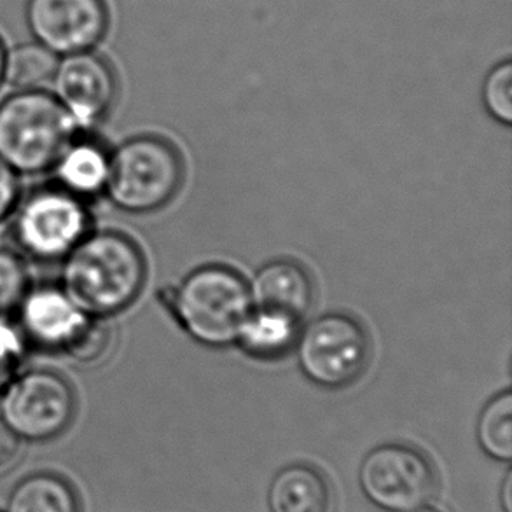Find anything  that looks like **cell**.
Returning a JSON list of instances; mask_svg holds the SVG:
<instances>
[{"instance_id": "obj_1", "label": "cell", "mask_w": 512, "mask_h": 512, "mask_svg": "<svg viewBox=\"0 0 512 512\" xmlns=\"http://www.w3.org/2000/svg\"><path fill=\"white\" fill-rule=\"evenodd\" d=\"M146 280L147 261L139 243L105 229L84 236L63 259L60 285L84 313L107 319L128 310Z\"/></svg>"}, {"instance_id": "obj_2", "label": "cell", "mask_w": 512, "mask_h": 512, "mask_svg": "<svg viewBox=\"0 0 512 512\" xmlns=\"http://www.w3.org/2000/svg\"><path fill=\"white\" fill-rule=\"evenodd\" d=\"M14 322L28 350L63 355L79 364L97 362L111 345L105 319L84 313L60 284L30 285Z\"/></svg>"}, {"instance_id": "obj_3", "label": "cell", "mask_w": 512, "mask_h": 512, "mask_svg": "<svg viewBox=\"0 0 512 512\" xmlns=\"http://www.w3.org/2000/svg\"><path fill=\"white\" fill-rule=\"evenodd\" d=\"M77 132L51 91H13L0 102V160L18 175L49 172Z\"/></svg>"}, {"instance_id": "obj_4", "label": "cell", "mask_w": 512, "mask_h": 512, "mask_svg": "<svg viewBox=\"0 0 512 512\" xmlns=\"http://www.w3.org/2000/svg\"><path fill=\"white\" fill-rule=\"evenodd\" d=\"M165 303L193 340L215 348L236 343L254 308L245 278L224 264L191 271Z\"/></svg>"}, {"instance_id": "obj_5", "label": "cell", "mask_w": 512, "mask_h": 512, "mask_svg": "<svg viewBox=\"0 0 512 512\" xmlns=\"http://www.w3.org/2000/svg\"><path fill=\"white\" fill-rule=\"evenodd\" d=\"M7 221L9 249L35 263H62L93 231L90 203L53 182L21 194Z\"/></svg>"}, {"instance_id": "obj_6", "label": "cell", "mask_w": 512, "mask_h": 512, "mask_svg": "<svg viewBox=\"0 0 512 512\" xmlns=\"http://www.w3.org/2000/svg\"><path fill=\"white\" fill-rule=\"evenodd\" d=\"M184 182L179 149L156 135H139L111 153L105 194L128 214H151L168 205Z\"/></svg>"}, {"instance_id": "obj_7", "label": "cell", "mask_w": 512, "mask_h": 512, "mask_svg": "<svg viewBox=\"0 0 512 512\" xmlns=\"http://www.w3.org/2000/svg\"><path fill=\"white\" fill-rule=\"evenodd\" d=\"M76 411V392L69 380L49 369L16 374L0 395V418L27 443H48L62 436Z\"/></svg>"}, {"instance_id": "obj_8", "label": "cell", "mask_w": 512, "mask_h": 512, "mask_svg": "<svg viewBox=\"0 0 512 512\" xmlns=\"http://www.w3.org/2000/svg\"><path fill=\"white\" fill-rule=\"evenodd\" d=\"M303 373L324 388H345L366 373L371 340L366 327L346 313H327L313 320L298 338Z\"/></svg>"}, {"instance_id": "obj_9", "label": "cell", "mask_w": 512, "mask_h": 512, "mask_svg": "<svg viewBox=\"0 0 512 512\" xmlns=\"http://www.w3.org/2000/svg\"><path fill=\"white\" fill-rule=\"evenodd\" d=\"M360 490L373 506L387 512H409L429 504L439 476L423 451L387 443L369 451L359 469Z\"/></svg>"}, {"instance_id": "obj_10", "label": "cell", "mask_w": 512, "mask_h": 512, "mask_svg": "<svg viewBox=\"0 0 512 512\" xmlns=\"http://www.w3.org/2000/svg\"><path fill=\"white\" fill-rule=\"evenodd\" d=\"M25 21L32 41L62 58L95 51L111 14L107 0H27Z\"/></svg>"}, {"instance_id": "obj_11", "label": "cell", "mask_w": 512, "mask_h": 512, "mask_svg": "<svg viewBox=\"0 0 512 512\" xmlns=\"http://www.w3.org/2000/svg\"><path fill=\"white\" fill-rule=\"evenodd\" d=\"M51 93L79 132H91L118 100V77L97 51L62 56L51 79Z\"/></svg>"}, {"instance_id": "obj_12", "label": "cell", "mask_w": 512, "mask_h": 512, "mask_svg": "<svg viewBox=\"0 0 512 512\" xmlns=\"http://www.w3.org/2000/svg\"><path fill=\"white\" fill-rule=\"evenodd\" d=\"M252 306L257 310L305 319L315 303V282L303 264L277 259L264 264L249 284Z\"/></svg>"}, {"instance_id": "obj_13", "label": "cell", "mask_w": 512, "mask_h": 512, "mask_svg": "<svg viewBox=\"0 0 512 512\" xmlns=\"http://www.w3.org/2000/svg\"><path fill=\"white\" fill-rule=\"evenodd\" d=\"M109 168L111 153L90 132H77L49 173H53V184L90 203L105 194Z\"/></svg>"}, {"instance_id": "obj_14", "label": "cell", "mask_w": 512, "mask_h": 512, "mask_svg": "<svg viewBox=\"0 0 512 512\" xmlns=\"http://www.w3.org/2000/svg\"><path fill=\"white\" fill-rule=\"evenodd\" d=\"M268 507L270 512H333L331 481L315 465H285L271 481Z\"/></svg>"}, {"instance_id": "obj_15", "label": "cell", "mask_w": 512, "mask_h": 512, "mask_svg": "<svg viewBox=\"0 0 512 512\" xmlns=\"http://www.w3.org/2000/svg\"><path fill=\"white\" fill-rule=\"evenodd\" d=\"M299 326V320L282 313L252 308L236 343H240L250 357L263 360L280 359L298 343L301 333Z\"/></svg>"}, {"instance_id": "obj_16", "label": "cell", "mask_w": 512, "mask_h": 512, "mask_svg": "<svg viewBox=\"0 0 512 512\" xmlns=\"http://www.w3.org/2000/svg\"><path fill=\"white\" fill-rule=\"evenodd\" d=\"M6 512H81V504L67 479L53 472H37L14 486Z\"/></svg>"}, {"instance_id": "obj_17", "label": "cell", "mask_w": 512, "mask_h": 512, "mask_svg": "<svg viewBox=\"0 0 512 512\" xmlns=\"http://www.w3.org/2000/svg\"><path fill=\"white\" fill-rule=\"evenodd\" d=\"M58 60L55 53L35 41L7 48L4 84H9L14 91L41 90L51 83Z\"/></svg>"}, {"instance_id": "obj_18", "label": "cell", "mask_w": 512, "mask_h": 512, "mask_svg": "<svg viewBox=\"0 0 512 512\" xmlns=\"http://www.w3.org/2000/svg\"><path fill=\"white\" fill-rule=\"evenodd\" d=\"M478 441L488 457L499 462L512 458V394L502 392L486 404L478 420Z\"/></svg>"}, {"instance_id": "obj_19", "label": "cell", "mask_w": 512, "mask_h": 512, "mask_svg": "<svg viewBox=\"0 0 512 512\" xmlns=\"http://www.w3.org/2000/svg\"><path fill=\"white\" fill-rule=\"evenodd\" d=\"M28 287L30 282L23 257L9 247H0V320L14 319Z\"/></svg>"}, {"instance_id": "obj_20", "label": "cell", "mask_w": 512, "mask_h": 512, "mask_svg": "<svg viewBox=\"0 0 512 512\" xmlns=\"http://www.w3.org/2000/svg\"><path fill=\"white\" fill-rule=\"evenodd\" d=\"M486 111L499 123H512V63L509 60L493 67L483 84Z\"/></svg>"}, {"instance_id": "obj_21", "label": "cell", "mask_w": 512, "mask_h": 512, "mask_svg": "<svg viewBox=\"0 0 512 512\" xmlns=\"http://www.w3.org/2000/svg\"><path fill=\"white\" fill-rule=\"evenodd\" d=\"M27 352V343L14 319L0 320V395L4 394L9 381L20 373Z\"/></svg>"}, {"instance_id": "obj_22", "label": "cell", "mask_w": 512, "mask_h": 512, "mask_svg": "<svg viewBox=\"0 0 512 512\" xmlns=\"http://www.w3.org/2000/svg\"><path fill=\"white\" fill-rule=\"evenodd\" d=\"M20 198V175L0 160V224H4L11 217Z\"/></svg>"}, {"instance_id": "obj_23", "label": "cell", "mask_w": 512, "mask_h": 512, "mask_svg": "<svg viewBox=\"0 0 512 512\" xmlns=\"http://www.w3.org/2000/svg\"><path fill=\"white\" fill-rule=\"evenodd\" d=\"M21 444L23 441L20 437L0 418V471L9 469L20 458Z\"/></svg>"}, {"instance_id": "obj_24", "label": "cell", "mask_w": 512, "mask_h": 512, "mask_svg": "<svg viewBox=\"0 0 512 512\" xmlns=\"http://www.w3.org/2000/svg\"><path fill=\"white\" fill-rule=\"evenodd\" d=\"M502 507L504 512H512V472H507L502 483Z\"/></svg>"}, {"instance_id": "obj_25", "label": "cell", "mask_w": 512, "mask_h": 512, "mask_svg": "<svg viewBox=\"0 0 512 512\" xmlns=\"http://www.w3.org/2000/svg\"><path fill=\"white\" fill-rule=\"evenodd\" d=\"M7 46L0 37V86L4 84V63H6Z\"/></svg>"}, {"instance_id": "obj_26", "label": "cell", "mask_w": 512, "mask_h": 512, "mask_svg": "<svg viewBox=\"0 0 512 512\" xmlns=\"http://www.w3.org/2000/svg\"><path fill=\"white\" fill-rule=\"evenodd\" d=\"M409 512H444V511H443V509H439V507L427 506V504H425V506L416 507V509H413V511H409Z\"/></svg>"}]
</instances>
